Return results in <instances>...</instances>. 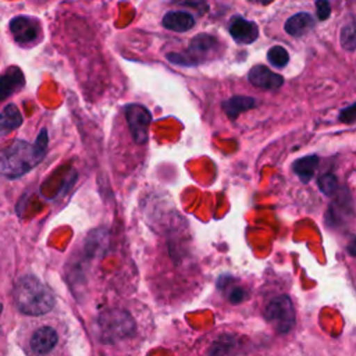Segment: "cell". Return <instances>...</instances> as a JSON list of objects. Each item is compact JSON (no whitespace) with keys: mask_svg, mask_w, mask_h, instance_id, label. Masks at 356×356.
<instances>
[{"mask_svg":"<svg viewBox=\"0 0 356 356\" xmlns=\"http://www.w3.org/2000/svg\"><path fill=\"white\" fill-rule=\"evenodd\" d=\"M338 120L343 124H353L356 121V103L342 108L339 111V115H338Z\"/></svg>","mask_w":356,"mask_h":356,"instance_id":"cell-22","label":"cell"},{"mask_svg":"<svg viewBox=\"0 0 356 356\" xmlns=\"http://www.w3.org/2000/svg\"><path fill=\"white\" fill-rule=\"evenodd\" d=\"M314 26V19L309 13L300 11L296 13L293 15H291L285 24H284V29L286 33H289L291 36L299 38L306 35L310 29H313Z\"/></svg>","mask_w":356,"mask_h":356,"instance_id":"cell-14","label":"cell"},{"mask_svg":"<svg viewBox=\"0 0 356 356\" xmlns=\"http://www.w3.org/2000/svg\"><path fill=\"white\" fill-rule=\"evenodd\" d=\"M58 334L54 328L44 325L38 328L31 338V349L38 355H46L57 345Z\"/></svg>","mask_w":356,"mask_h":356,"instance_id":"cell-11","label":"cell"},{"mask_svg":"<svg viewBox=\"0 0 356 356\" xmlns=\"http://www.w3.org/2000/svg\"><path fill=\"white\" fill-rule=\"evenodd\" d=\"M222 110L225 111V114L231 118L235 120L241 113L248 111L250 108H253L256 106V99L250 97V96H232L228 100L222 102Z\"/></svg>","mask_w":356,"mask_h":356,"instance_id":"cell-15","label":"cell"},{"mask_svg":"<svg viewBox=\"0 0 356 356\" xmlns=\"http://www.w3.org/2000/svg\"><path fill=\"white\" fill-rule=\"evenodd\" d=\"M231 281V278L221 277L218 281V288L227 292V298L232 305H239L248 298V292L243 288L234 285Z\"/></svg>","mask_w":356,"mask_h":356,"instance_id":"cell-18","label":"cell"},{"mask_svg":"<svg viewBox=\"0 0 356 356\" xmlns=\"http://www.w3.org/2000/svg\"><path fill=\"white\" fill-rule=\"evenodd\" d=\"M346 250H348L353 257H356V236H353L352 241L348 243Z\"/></svg>","mask_w":356,"mask_h":356,"instance_id":"cell-24","label":"cell"},{"mask_svg":"<svg viewBox=\"0 0 356 356\" xmlns=\"http://www.w3.org/2000/svg\"><path fill=\"white\" fill-rule=\"evenodd\" d=\"M22 124L21 111L15 104H7L0 113V136L10 134Z\"/></svg>","mask_w":356,"mask_h":356,"instance_id":"cell-17","label":"cell"},{"mask_svg":"<svg viewBox=\"0 0 356 356\" xmlns=\"http://www.w3.org/2000/svg\"><path fill=\"white\" fill-rule=\"evenodd\" d=\"M125 117L129 132L138 145H145L149 140V125L152 121L150 111L138 103H131L125 107Z\"/></svg>","mask_w":356,"mask_h":356,"instance_id":"cell-6","label":"cell"},{"mask_svg":"<svg viewBox=\"0 0 356 356\" xmlns=\"http://www.w3.org/2000/svg\"><path fill=\"white\" fill-rule=\"evenodd\" d=\"M248 79L253 86L266 90L280 89L284 85L282 75L273 72L264 65H253L248 74Z\"/></svg>","mask_w":356,"mask_h":356,"instance_id":"cell-9","label":"cell"},{"mask_svg":"<svg viewBox=\"0 0 356 356\" xmlns=\"http://www.w3.org/2000/svg\"><path fill=\"white\" fill-rule=\"evenodd\" d=\"M135 320L121 309H108L100 313L95 323V334L104 343H115L135 332Z\"/></svg>","mask_w":356,"mask_h":356,"instance_id":"cell-3","label":"cell"},{"mask_svg":"<svg viewBox=\"0 0 356 356\" xmlns=\"http://www.w3.org/2000/svg\"><path fill=\"white\" fill-rule=\"evenodd\" d=\"M25 85V78L19 67L11 65L0 75V102L18 92Z\"/></svg>","mask_w":356,"mask_h":356,"instance_id":"cell-10","label":"cell"},{"mask_svg":"<svg viewBox=\"0 0 356 356\" xmlns=\"http://www.w3.org/2000/svg\"><path fill=\"white\" fill-rule=\"evenodd\" d=\"M14 302L17 309L28 316L49 313L56 303L51 289L38 277L28 274L18 278L14 285Z\"/></svg>","mask_w":356,"mask_h":356,"instance_id":"cell-2","label":"cell"},{"mask_svg":"<svg viewBox=\"0 0 356 356\" xmlns=\"http://www.w3.org/2000/svg\"><path fill=\"white\" fill-rule=\"evenodd\" d=\"M317 185L320 188V191L327 195V196H334L338 189H339V184H338V179L337 177L332 174V172H325V174H321L318 178H317Z\"/></svg>","mask_w":356,"mask_h":356,"instance_id":"cell-20","label":"cell"},{"mask_svg":"<svg viewBox=\"0 0 356 356\" xmlns=\"http://www.w3.org/2000/svg\"><path fill=\"white\" fill-rule=\"evenodd\" d=\"M316 8H317V17L321 21H325L331 15V6L325 0H318L316 3Z\"/></svg>","mask_w":356,"mask_h":356,"instance_id":"cell-23","label":"cell"},{"mask_svg":"<svg viewBox=\"0 0 356 356\" xmlns=\"http://www.w3.org/2000/svg\"><path fill=\"white\" fill-rule=\"evenodd\" d=\"M231 38L241 44H249L254 42L259 36V26L256 22L246 19L241 15H234L228 26Z\"/></svg>","mask_w":356,"mask_h":356,"instance_id":"cell-8","label":"cell"},{"mask_svg":"<svg viewBox=\"0 0 356 356\" xmlns=\"http://www.w3.org/2000/svg\"><path fill=\"white\" fill-rule=\"evenodd\" d=\"M163 26L174 31V32H186L193 28L195 25V18L191 13L182 11V10H175V11H168L164 14Z\"/></svg>","mask_w":356,"mask_h":356,"instance_id":"cell-13","label":"cell"},{"mask_svg":"<svg viewBox=\"0 0 356 356\" xmlns=\"http://www.w3.org/2000/svg\"><path fill=\"white\" fill-rule=\"evenodd\" d=\"M267 60L271 65L282 68L289 61V54L282 46H273L267 51Z\"/></svg>","mask_w":356,"mask_h":356,"instance_id":"cell-21","label":"cell"},{"mask_svg":"<svg viewBox=\"0 0 356 356\" xmlns=\"http://www.w3.org/2000/svg\"><path fill=\"white\" fill-rule=\"evenodd\" d=\"M339 42L345 50H348V51L356 50V19L345 24L341 28Z\"/></svg>","mask_w":356,"mask_h":356,"instance_id":"cell-19","label":"cell"},{"mask_svg":"<svg viewBox=\"0 0 356 356\" xmlns=\"http://www.w3.org/2000/svg\"><path fill=\"white\" fill-rule=\"evenodd\" d=\"M10 31L13 38L19 44H33L39 40L42 33L40 22L28 15H17L10 21Z\"/></svg>","mask_w":356,"mask_h":356,"instance_id":"cell-7","label":"cell"},{"mask_svg":"<svg viewBox=\"0 0 356 356\" xmlns=\"http://www.w3.org/2000/svg\"><path fill=\"white\" fill-rule=\"evenodd\" d=\"M218 44L220 43L214 36L209 33H199L191 40L186 53H170L167 58L179 65H196L216 54Z\"/></svg>","mask_w":356,"mask_h":356,"instance_id":"cell-4","label":"cell"},{"mask_svg":"<svg viewBox=\"0 0 356 356\" xmlns=\"http://www.w3.org/2000/svg\"><path fill=\"white\" fill-rule=\"evenodd\" d=\"M239 348L241 343L235 335L221 334L211 342L206 356H238Z\"/></svg>","mask_w":356,"mask_h":356,"instance_id":"cell-12","label":"cell"},{"mask_svg":"<svg viewBox=\"0 0 356 356\" xmlns=\"http://www.w3.org/2000/svg\"><path fill=\"white\" fill-rule=\"evenodd\" d=\"M47 135L42 129L35 143L17 139L0 149V175L19 178L39 164L46 153Z\"/></svg>","mask_w":356,"mask_h":356,"instance_id":"cell-1","label":"cell"},{"mask_svg":"<svg viewBox=\"0 0 356 356\" xmlns=\"http://www.w3.org/2000/svg\"><path fill=\"white\" fill-rule=\"evenodd\" d=\"M1 310H3V306H1V303H0V314H1Z\"/></svg>","mask_w":356,"mask_h":356,"instance_id":"cell-25","label":"cell"},{"mask_svg":"<svg viewBox=\"0 0 356 356\" xmlns=\"http://www.w3.org/2000/svg\"><path fill=\"white\" fill-rule=\"evenodd\" d=\"M264 316L278 334L289 332L293 328L296 320L295 307L288 295H280L271 299L266 306Z\"/></svg>","mask_w":356,"mask_h":356,"instance_id":"cell-5","label":"cell"},{"mask_svg":"<svg viewBox=\"0 0 356 356\" xmlns=\"http://www.w3.org/2000/svg\"><path fill=\"white\" fill-rule=\"evenodd\" d=\"M318 161H320V159L317 154H307V156L300 157L293 161L292 171L298 175V178L303 184H307L309 181H312V178L316 172V168L318 165Z\"/></svg>","mask_w":356,"mask_h":356,"instance_id":"cell-16","label":"cell"}]
</instances>
